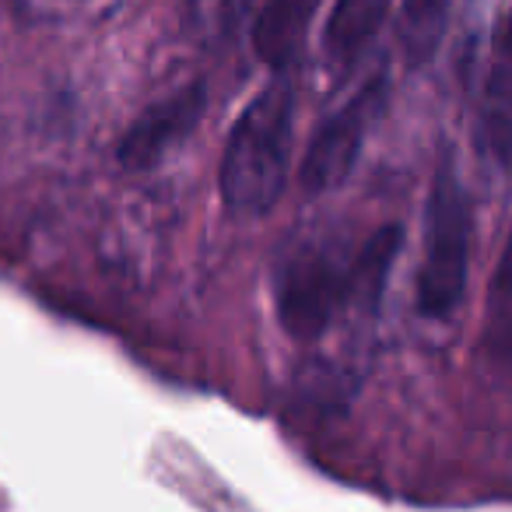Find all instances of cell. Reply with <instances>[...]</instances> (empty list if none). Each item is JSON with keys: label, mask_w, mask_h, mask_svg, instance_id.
I'll return each instance as SVG.
<instances>
[{"label": "cell", "mask_w": 512, "mask_h": 512, "mask_svg": "<svg viewBox=\"0 0 512 512\" xmlns=\"http://www.w3.org/2000/svg\"><path fill=\"white\" fill-rule=\"evenodd\" d=\"M299 92L292 78L267 81L235 116L218 162V193L232 218L271 214L288 190Z\"/></svg>", "instance_id": "cell-1"}, {"label": "cell", "mask_w": 512, "mask_h": 512, "mask_svg": "<svg viewBox=\"0 0 512 512\" xmlns=\"http://www.w3.org/2000/svg\"><path fill=\"white\" fill-rule=\"evenodd\" d=\"M470 200L453 162H442L425 204V256L414 285V309L428 323H449L467 299L470 281Z\"/></svg>", "instance_id": "cell-2"}, {"label": "cell", "mask_w": 512, "mask_h": 512, "mask_svg": "<svg viewBox=\"0 0 512 512\" xmlns=\"http://www.w3.org/2000/svg\"><path fill=\"white\" fill-rule=\"evenodd\" d=\"M351 306L348 260L306 242L292 246L274 264V309L292 341L313 344L330 330L341 309Z\"/></svg>", "instance_id": "cell-3"}, {"label": "cell", "mask_w": 512, "mask_h": 512, "mask_svg": "<svg viewBox=\"0 0 512 512\" xmlns=\"http://www.w3.org/2000/svg\"><path fill=\"white\" fill-rule=\"evenodd\" d=\"M386 102H390V71L379 67L344 99L341 109H334L313 130L299 165V186L306 197L337 190L355 172L358 158L365 151V137L376 127L379 116L386 113Z\"/></svg>", "instance_id": "cell-4"}, {"label": "cell", "mask_w": 512, "mask_h": 512, "mask_svg": "<svg viewBox=\"0 0 512 512\" xmlns=\"http://www.w3.org/2000/svg\"><path fill=\"white\" fill-rule=\"evenodd\" d=\"M207 81L193 78L179 85L176 92L151 102L116 141V165L123 172H148L162 162L169 151H176L193 130L200 127L207 113Z\"/></svg>", "instance_id": "cell-5"}, {"label": "cell", "mask_w": 512, "mask_h": 512, "mask_svg": "<svg viewBox=\"0 0 512 512\" xmlns=\"http://www.w3.org/2000/svg\"><path fill=\"white\" fill-rule=\"evenodd\" d=\"M509 32H505V15L495 25V53H491L488 78H484L481 109H477V144L481 155L495 162L498 172L509 169V123H512V78H509Z\"/></svg>", "instance_id": "cell-6"}, {"label": "cell", "mask_w": 512, "mask_h": 512, "mask_svg": "<svg viewBox=\"0 0 512 512\" xmlns=\"http://www.w3.org/2000/svg\"><path fill=\"white\" fill-rule=\"evenodd\" d=\"M323 0H267L253 22V50L271 67H288L313 32Z\"/></svg>", "instance_id": "cell-7"}, {"label": "cell", "mask_w": 512, "mask_h": 512, "mask_svg": "<svg viewBox=\"0 0 512 512\" xmlns=\"http://www.w3.org/2000/svg\"><path fill=\"white\" fill-rule=\"evenodd\" d=\"M393 0H337L323 32V57L334 71H348L358 64L369 43L379 36L390 18Z\"/></svg>", "instance_id": "cell-8"}, {"label": "cell", "mask_w": 512, "mask_h": 512, "mask_svg": "<svg viewBox=\"0 0 512 512\" xmlns=\"http://www.w3.org/2000/svg\"><path fill=\"white\" fill-rule=\"evenodd\" d=\"M400 249H404V225L390 221V225L376 228V232L362 242V249H355V253L348 256L351 306H362L365 313H376Z\"/></svg>", "instance_id": "cell-9"}, {"label": "cell", "mask_w": 512, "mask_h": 512, "mask_svg": "<svg viewBox=\"0 0 512 512\" xmlns=\"http://www.w3.org/2000/svg\"><path fill=\"white\" fill-rule=\"evenodd\" d=\"M453 0H400V46L411 67L428 64L442 46Z\"/></svg>", "instance_id": "cell-10"}, {"label": "cell", "mask_w": 512, "mask_h": 512, "mask_svg": "<svg viewBox=\"0 0 512 512\" xmlns=\"http://www.w3.org/2000/svg\"><path fill=\"white\" fill-rule=\"evenodd\" d=\"M509 267H512V249L505 246L502 260H498L495 281H491V330H488V341L498 351V362H505V351H509V320H512Z\"/></svg>", "instance_id": "cell-11"}]
</instances>
